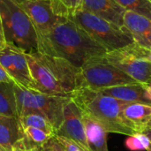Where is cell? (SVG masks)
I'll return each instance as SVG.
<instances>
[{
    "mask_svg": "<svg viewBox=\"0 0 151 151\" xmlns=\"http://www.w3.org/2000/svg\"><path fill=\"white\" fill-rule=\"evenodd\" d=\"M38 51L65 59L78 68L88 59L107 53L103 46L71 19L59 24L45 37L40 39Z\"/></svg>",
    "mask_w": 151,
    "mask_h": 151,
    "instance_id": "1",
    "label": "cell"
},
{
    "mask_svg": "<svg viewBox=\"0 0 151 151\" xmlns=\"http://www.w3.org/2000/svg\"><path fill=\"white\" fill-rule=\"evenodd\" d=\"M26 56L41 93L72 97L73 93L81 88V68L65 59L39 51Z\"/></svg>",
    "mask_w": 151,
    "mask_h": 151,
    "instance_id": "2",
    "label": "cell"
},
{
    "mask_svg": "<svg viewBox=\"0 0 151 151\" xmlns=\"http://www.w3.org/2000/svg\"><path fill=\"white\" fill-rule=\"evenodd\" d=\"M72 99L82 113L99 123L107 133L132 136L137 134L133 125L123 115L126 103L105 95L100 90L80 88L72 95Z\"/></svg>",
    "mask_w": 151,
    "mask_h": 151,
    "instance_id": "3",
    "label": "cell"
},
{
    "mask_svg": "<svg viewBox=\"0 0 151 151\" xmlns=\"http://www.w3.org/2000/svg\"><path fill=\"white\" fill-rule=\"evenodd\" d=\"M0 18L7 45L18 48L26 54L38 51L35 29L16 0H0Z\"/></svg>",
    "mask_w": 151,
    "mask_h": 151,
    "instance_id": "4",
    "label": "cell"
},
{
    "mask_svg": "<svg viewBox=\"0 0 151 151\" xmlns=\"http://www.w3.org/2000/svg\"><path fill=\"white\" fill-rule=\"evenodd\" d=\"M69 19L79 25L107 52L119 50L134 42L131 35L124 27H120L85 10L80 9L73 12Z\"/></svg>",
    "mask_w": 151,
    "mask_h": 151,
    "instance_id": "5",
    "label": "cell"
},
{
    "mask_svg": "<svg viewBox=\"0 0 151 151\" xmlns=\"http://www.w3.org/2000/svg\"><path fill=\"white\" fill-rule=\"evenodd\" d=\"M14 91L18 119L28 113L42 114L51 123L56 135V132L63 122L64 108L72 97L28 90L15 83Z\"/></svg>",
    "mask_w": 151,
    "mask_h": 151,
    "instance_id": "6",
    "label": "cell"
},
{
    "mask_svg": "<svg viewBox=\"0 0 151 151\" xmlns=\"http://www.w3.org/2000/svg\"><path fill=\"white\" fill-rule=\"evenodd\" d=\"M81 88L101 90L135 83L134 79L110 64L104 55L88 59L81 67Z\"/></svg>",
    "mask_w": 151,
    "mask_h": 151,
    "instance_id": "7",
    "label": "cell"
},
{
    "mask_svg": "<svg viewBox=\"0 0 151 151\" xmlns=\"http://www.w3.org/2000/svg\"><path fill=\"white\" fill-rule=\"evenodd\" d=\"M149 50L133 42L126 47L107 52V61L130 76L135 81L146 84L151 79V62L148 59Z\"/></svg>",
    "mask_w": 151,
    "mask_h": 151,
    "instance_id": "8",
    "label": "cell"
},
{
    "mask_svg": "<svg viewBox=\"0 0 151 151\" xmlns=\"http://www.w3.org/2000/svg\"><path fill=\"white\" fill-rule=\"evenodd\" d=\"M28 15L38 41L69 19L68 10L58 0H32L19 3Z\"/></svg>",
    "mask_w": 151,
    "mask_h": 151,
    "instance_id": "9",
    "label": "cell"
},
{
    "mask_svg": "<svg viewBox=\"0 0 151 151\" xmlns=\"http://www.w3.org/2000/svg\"><path fill=\"white\" fill-rule=\"evenodd\" d=\"M0 64L15 84L28 90L40 92L39 87L31 75L24 51L18 48L6 45L0 51Z\"/></svg>",
    "mask_w": 151,
    "mask_h": 151,
    "instance_id": "10",
    "label": "cell"
},
{
    "mask_svg": "<svg viewBox=\"0 0 151 151\" xmlns=\"http://www.w3.org/2000/svg\"><path fill=\"white\" fill-rule=\"evenodd\" d=\"M56 135L73 140L89 150L86 139L82 112L72 98L64 108L63 122L56 132Z\"/></svg>",
    "mask_w": 151,
    "mask_h": 151,
    "instance_id": "11",
    "label": "cell"
},
{
    "mask_svg": "<svg viewBox=\"0 0 151 151\" xmlns=\"http://www.w3.org/2000/svg\"><path fill=\"white\" fill-rule=\"evenodd\" d=\"M123 27L131 35L134 42L151 50V20L138 13L126 11L123 17Z\"/></svg>",
    "mask_w": 151,
    "mask_h": 151,
    "instance_id": "12",
    "label": "cell"
},
{
    "mask_svg": "<svg viewBox=\"0 0 151 151\" xmlns=\"http://www.w3.org/2000/svg\"><path fill=\"white\" fill-rule=\"evenodd\" d=\"M81 9L101 17L120 27L126 11L115 0H83Z\"/></svg>",
    "mask_w": 151,
    "mask_h": 151,
    "instance_id": "13",
    "label": "cell"
},
{
    "mask_svg": "<svg viewBox=\"0 0 151 151\" xmlns=\"http://www.w3.org/2000/svg\"><path fill=\"white\" fill-rule=\"evenodd\" d=\"M100 91L126 103L142 104L151 106V99L146 91L144 84L139 82L108 88Z\"/></svg>",
    "mask_w": 151,
    "mask_h": 151,
    "instance_id": "14",
    "label": "cell"
},
{
    "mask_svg": "<svg viewBox=\"0 0 151 151\" xmlns=\"http://www.w3.org/2000/svg\"><path fill=\"white\" fill-rule=\"evenodd\" d=\"M23 137V128L18 118L0 115V148L12 151Z\"/></svg>",
    "mask_w": 151,
    "mask_h": 151,
    "instance_id": "15",
    "label": "cell"
},
{
    "mask_svg": "<svg viewBox=\"0 0 151 151\" xmlns=\"http://www.w3.org/2000/svg\"><path fill=\"white\" fill-rule=\"evenodd\" d=\"M85 134L89 151H109L107 131L89 116L82 113Z\"/></svg>",
    "mask_w": 151,
    "mask_h": 151,
    "instance_id": "16",
    "label": "cell"
},
{
    "mask_svg": "<svg viewBox=\"0 0 151 151\" xmlns=\"http://www.w3.org/2000/svg\"><path fill=\"white\" fill-rule=\"evenodd\" d=\"M125 118L137 133H142L151 123V106L142 104H128L123 111Z\"/></svg>",
    "mask_w": 151,
    "mask_h": 151,
    "instance_id": "17",
    "label": "cell"
},
{
    "mask_svg": "<svg viewBox=\"0 0 151 151\" xmlns=\"http://www.w3.org/2000/svg\"><path fill=\"white\" fill-rule=\"evenodd\" d=\"M24 137L21 142L16 146L23 148L25 150L34 151H42L43 144L53 136L41 129L35 127H25L23 128Z\"/></svg>",
    "mask_w": 151,
    "mask_h": 151,
    "instance_id": "18",
    "label": "cell"
},
{
    "mask_svg": "<svg viewBox=\"0 0 151 151\" xmlns=\"http://www.w3.org/2000/svg\"><path fill=\"white\" fill-rule=\"evenodd\" d=\"M0 115L18 118L14 83L0 82Z\"/></svg>",
    "mask_w": 151,
    "mask_h": 151,
    "instance_id": "19",
    "label": "cell"
},
{
    "mask_svg": "<svg viewBox=\"0 0 151 151\" xmlns=\"http://www.w3.org/2000/svg\"><path fill=\"white\" fill-rule=\"evenodd\" d=\"M22 128L25 127H35L41 129L48 134L55 135V130L50 120L42 114L40 113H28L22 115L19 118Z\"/></svg>",
    "mask_w": 151,
    "mask_h": 151,
    "instance_id": "20",
    "label": "cell"
},
{
    "mask_svg": "<svg viewBox=\"0 0 151 151\" xmlns=\"http://www.w3.org/2000/svg\"><path fill=\"white\" fill-rule=\"evenodd\" d=\"M125 11L142 15L151 20V3L149 0H115Z\"/></svg>",
    "mask_w": 151,
    "mask_h": 151,
    "instance_id": "21",
    "label": "cell"
},
{
    "mask_svg": "<svg viewBox=\"0 0 151 151\" xmlns=\"http://www.w3.org/2000/svg\"><path fill=\"white\" fill-rule=\"evenodd\" d=\"M151 144L149 138L142 133H137L128 138L125 142L126 147L131 151L147 150Z\"/></svg>",
    "mask_w": 151,
    "mask_h": 151,
    "instance_id": "22",
    "label": "cell"
},
{
    "mask_svg": "<svg viewBox=\"0 0 151 151\" xmlns=\"http://www.w3.org/2000/svg\"><path fill=\"white\" fill-rule=\"evenodd\" d=\"M57 138L59 141V142L65 147L66 151H89L73 140H70V139H67V138L62 137V136H57Z\"/></svg>",
    "mask_w": 151,
    "mask_h": 151,
    "instance_id": "23",
    "label": "cell"
},
{
    "mask_svg": "<svg viewBox=\"0 0 151 151\" xmlns=\"http://www.w3.org/2000/svg\"><path fill=\"white\" fill-rule=\"evenodd\" d=\"M42 151H66L56 135L51 136L42 146Z\"/></svg>",
    "mask_w": 151,
    "mask_h": 151,
    "instance_id": "24",
    "label": "cell"
},
{
    "mask_svg": "<svg viewBox=\"0 0 151 151\" xmlns=\"http://www.w3.org/2000/svg\"><path fill=\"white\" fill-rule=\"evenodd\" d=\"M58 1L61 2V4L68 10L70 14L81 9V5L83 3V0H58Z\"/></svg>",
    "mask_w": 151,
    "mask_h": 151,
    "instance_id": "25",
    "label": "cell"
},
{
    "mask_svg": "<svg viewBox=\"0 0 151 151\" xmlns=\"http://www.w3.org/2000/svg\"><path fill=\"white\" fill-rule=\"evenodd\" d=\"M0 82H6V83H14L12 79L10 77V75L6 73V71L4 69L2 65L0 64Z\"/></svg>",
    "mask_w": 151,
    "mask_h": 151,
    "instance_id": "26",
    "label": "cell"
},
{
    "mask_svg": "<svg viewBox=\"0 0 151 151\" xmlns=\"http://www.w3.org/2000/svg\"><path fill=\"white\" fill-rule=\"evenodd\" d=\"M6 42L4 39V30H3V26H2V21H1V18H0V51L2 50H4L6 47Z\"/></svg>",
    "mask_w": 151,
    "mask_h": 151,
    "instance_id": "27",
    "label": "cell"
},
{
    "mask_svg": "<svg viewBox=\"0 0 151 151\" xmlns=\"http://www.w3.org/2000/svg\"><path fill=\"white\" fill-rule=\"evenodd\" d=\"M142 134H144L149 138V140L151 142V123L144 129V131L142 132Z\"/></svg>",
    "mask_w": 151,
    "mask_h": 151,
    "instance_id": "28",
    "label": "cell"
},
{
    "mask_svg": "<svg viewBox=\"0 0 151 151\" xmlns=\"http://www.w3.org/2000/svg\"><path fill=\"white\" fill-rule=\"evenodd\" d=\"M144 87H145V88H146V91H147L149 96L150 97L151 99V79L146 83V84H144Z\"/></svg>",
    "mask_w": 151,
    "mask_h": 151,
    "instance_id": "29",
    "label": "cell"
},
{
    "mask_svg": "<svg viewBox=\"0 0 151 151\" xmlns=\"http://www.w3.org/2000/svg\"><path fill=\"white\" fill-rule=\"evenodd\" d=\"M12 151H34V150H25L23 148H19V147H15Z\"/></svg>",
    "mask_w": 151,
    "mask_h": 151,
    "instance_id": "30",
    "label": "cell"
},
{
    "mask_svg": "<svg viewBox=\"0 0 151 151\" xmlns=\"http://www.w3.org/2000/svg\"><path fill=\"white\" fill-rule=\"evenodd\" d=\"M148 59H149V61H150V62H151V50H150V51H149V55H148Z\"/></svg>",
    "mask_w": 151,
    "mask_h": 151,
    "instance_id": "31",
    "label": "cell"
},
{
    "mask_svg": "<svg viewBox=\"0 0 151 151\" xmlns=\"http://www.w3.org/2000/svg\"><path fill=\"white\" fill-rule=\"evenodd\" d=\"M16 1L19 4V3H21V2H23V1H32V0H16Z\"/></svg>",
    "mask_w": 151,
    "mask_h": 151,
    "instance_id": "32",
    "label": "cell"
},
{
    "mask_svg": "<svg viewBox=\"0 0 151 151\" xmlns=\"http://www.w3.org/2000/svg\"><path fill=\"white\" fill-rule=\"evenodd\" d=\"M147 151H151V144L150 145V147L148 148V150H147Z\"/></svg>",
    "mask_w": 151,
    "mask_h": 151,
    "instance_id": "33",
    "label": "cell"
},
{
    "mask_svg": "<svg viewBox=\"0 0 151 151\" xmlns=\"http://www.w3.org/2000/svg\"><path fill=\"white\" fill-rule=\"evenodd\" d=\"M149 1H150V3H151V0H149Z\"/></svg>",
    "mask_w": 151,
    "mask_h": 151,
    "instance_id": "34",
    "label": "cell"
}]
</instances>
